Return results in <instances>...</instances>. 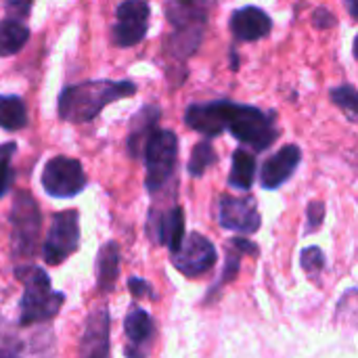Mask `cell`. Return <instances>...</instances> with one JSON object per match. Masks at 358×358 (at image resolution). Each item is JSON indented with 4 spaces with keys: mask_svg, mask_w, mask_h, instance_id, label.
Instances as JSON below:
<instances>
[{
    "mask_svg": "<svg viewBox=\"0 0 358 358\" xmlns=\"http://www.w3.org/2000/svg\"><path fill=\"white\" fill-rule=\"evenodd\" d=\"M29 4H31V0H6L8 10L19 17H25L29 13Z\"/></svg>",
    "mask_w": 358,
    "mask_h": 358,
    "instance_id": "4dcf8cb0",
    "label": "cell"
},
{
    "mask_svg": "<svg viewBox=\"0 0 358 358\" xmlns=\"http://www.w3.org/2000/svg\"><path fill=\"white\" fill-rule=\"evenodd\" d=\"M216 248L210 239L199 233H191L182 239L180 248L172 252V264L185 277H199L214 268L216 264Z\"/></svg>",
    "mask_w": 358,
    "mask_h": 358,
    "instance_id": "9c48e42d",
    "label": "cell"
},
{
    "mask_svg": "<svg viewBox=\"0 0 358 358\" xmlns=\"http://www.w3.org/2000/svg\"><path fill=\"white\" fill-rule=\"evenodd\" d=\"M159 115H162L159 107L147 105L132 117V122H130L132 126H130V134H128V151L132 157H138L141 153H145V147H147L151 134L155 132Z\"/></svg>",
    "mask_w": 358,
    "mask_h": 358,
    "instance_id": "2e32d148",
    "label": "cell"
},
{
    "mask_svg": "<svg viewBox=\"0 0 358 358\" xmlns=\"http://www.w3.org/2000/svg\"><path fill=\"white\" fill-rule=\"evenodd\" d=\"M344 4H346V8H348V13L358 19V0H344Z\"/></svg>",
    "mask_w": 358,
    "mask_h": 358,
    "instance_id": "1f68e13d",
    "label": "cell"
},
{
    "mask_svg": "<svg viewBox=\"0 0 358 358\" xmlns=\"http://www.w3.org/2000/svg\"><path fill=\"white\" fill-rule=\"evenodd\" d=\"M302 268L313 279H317L323 273V268H325V256H323V252L319 248H306L302 252Z\"/></svg>",
    "mask_w": 358,
    "mask_h": 358,
    "instance_id": "484cf974",
    "label": "cell"
},
{
    "mask_svg": "<svg viewBox=\"0 0 358 358\" xmlns=\"http://www.w3.org/2000/svg\"><path fill=\"white\" fill-rule=\"evenodd\" d=\"M80 245L78 212H61L52 218L48 237L44 241V260L52 266L65 262Z\"/></svg>",
    "mask_w": 358,
    "mask_h": 358,
    "instance_id": "52a82bcc",
    "label": "cell"
},
{
    "mask_svg": "<svg viewBox=\"0 0 358 358\" xmlns=\"http://www.w3.org/2000/svg\"><path fill=\"white\" fill-rule=\"evenodd\" d=\"M231 245H233L235 250H239L241 254H252V256H256V254H258V248H256L254 243H250L248 239H243V237H235V239H231Z\"/></svg>",
    "mask_w": 358,
    "mask_h": 358,
    "instance_id": "f546056e",
    "label": "cell"
},
{
    "mask_svg": "<svg viewBox=\"0 0 358 358\" xmlns=\"http://www.w3.org/2000/svg\"><path fill=\"white\" fill-rule=\"evenodd\" d=\"M134 92L136 86L126 80H90L67 86L59 96V117L71 124H84L96 117L109 103L132 96Z\"/></svg>",
    "mask_w": 358,
    "mask_h": 358,
    "instance_id": "6da1fadb",
    "label": "cell"
},
{
    "mask_svg": "<svg viewBox=\"0 0 358 358\" xmlns=\"http://www.w3.org/2000/svg\"><path fill=\"white\" fill-rule=\"evenodd\" d=\"M178 157V138L172 130H155L145 147L147 191L157 193L174 174Z\"/></svg>",
    "mask_w": 358,
    "mask_h": 358,
    "instance_id": "5b68a950",
    "label": "cell"
},
{
    "mask_svg": "<svg viewBox=\"0 0 358 358\" xmlns=\"http://www.w3.org/2000/svg\"><path fill=\"white\" fill-rule=\"evenodd\" d=\"M227 130L243 145H250L254 151L268 149L277 138L275 115L252 105L229 103Z\"/></svg>",
    "mask_w": 358,
    "mask_h": 358,
    "instance_id": "277c9868",
    "label": "cell"
},
{
    "mask_svg": "<svg viewBox=\"0 0 358 358\" xmlns=\"http://www.w3.org/2000/svg\"><path fill=\"white\" fill-rule=\"evenodd\" d=\"M218 220L224 229L237 231L241 235H252L260 229V212L252 197L222 195L218 203Z\"/></svg>",
    "mask_w": 358,
    "mask_h": 358,
    "instance_id": "8fae6325",
    "label": "cell"
},
{
    "mask_svg": "<svg viewBox=\"0 0 358 358\" xmlns=\"http://www.w3.org/2000/svg\"><path fill=\"white\" fill-rule=\"evenodd\" d=\"M157 233V243H164L170 248V252H176L185 239V214L180 208H172L168 210L166 214H162L157 218V224H155Z\"/></svg>",
    "mask_w": 358,
    "mask_h": 358,
    "instance_id": "ac0fdd59",
    "label": "cell"
},
{
    "mask_svg": "<svg viewBox=\"0 0 358 358\" xmlns=\"http://www.w3.org/2000/svg\"><path fill=\"white\" fill-rule=\"evenodd\" d=\"M216 162V151L210 141H201L193 147L191 159H189V174L191 176H201L212 164Z\"/></svg>",
    "mask_w": 358,
    "mask_h": 358,
    "instance_id": "603a6c76",
    "label": "cell"
},
{
    "mask_svg": "<svg viewBox=\"0 0 358 358\" xmlns=\"http://www.w3.org/2000/svg\"><path fill=\"white\" fill-rule=\"evenodd\" d=\"M128 287H130V292L136 296V298H153V294H151V285L147 283V281H143V279H130L128 281Z\"/></svg>",
    "mask_w": 358,
    "mask_h": 358,
    "instance_id": "83f0119b",
    "label": "cell"
},
{
    "mask_svg": "<svg viewBox=\"0 0 358 358\" xmlns=\"http://www.w3.org/2000/svg\"><path fill=\"white\" fill-rule=\"evenodd\" d=\"M331 101L350 117L358 122V90H355L352 86H336L331 90Z\"/></svg>",
    "mask_w": 358,
    "mask_h": 358,
    "instance_id": "cb8c5ba5",
    "label": "cell"
},
{
    "mask_svg": "<svg viewBox=\"0 0 358 358\" xmlns=\"http://www.w3.org/2000/svg\"><path fill=\"white\" fill-rule=\"evenodd\" d=\"M117 273H120V250L113 241L105 243L96 256V279H99V287L103 292H109L115 281H117Z\"/></svg>",
    "mask_w": 358,
    "mask_h": 358,
    "instance_id": "d6986e66",
    "label": "cell"
},
{
    "mask_svg": "<svg viewBox=\"0 0 358 358\" xmlns=\"http://www.w3.org/2000/svg\"><path fill=\"white\" fill-rule=\"evenodd\" d=\"M86 185L82 164L71 157H52L42 172V187L52 197H73Z\"/></svg>",
    "mask_w": 358,
    "mask_h": 358,
    "instance_id": "ba28073f",
    "label": "cell"
},
{
    "mask_svg": "<svg viewBox=\"0 0 358 358\" xmlns=\"http://www.w3.org/2000/svg\"><path fill=\"white\" fill-rule=\"evenodd\" d=\"M302 151L296 145H285L281 151H277L273 157H268L260 172V182L264 189H279L283 182L292 178L300 164Z\"/></svg>",
    "mask_w": 358,
    "mask_h": 358,
    "instance_id": "4fadbf2b",
    "label": "cell"
},
{
    "mask_svg": "<svg viewBox=\"0 0 358 358\" xmlns=\"http://www.w3.org/2000/svg\"><path fill=\"white\" fill-rule=\"evenodd\" d=\"M256 178V159L252 153L245 149H237L233 153V166H231V176L229 185L239 189V191H250Z\"/></svg>",
    "mask_w": 358,
    "mask_h": 358,
    "instance_id": "ffe728a7",
    "label": "cell"
},
{
    "mask_svg": "<svg viewBox=\"0 0 358 358\" xmlns=\"http://www.w3.org/2000/svg\"><path fill=\"white\" fill-rule=\"evenodd\" d=\"M13 222V248L19 256H29L36 252L38 235H40V212L36 199L19 191L10 212Z\"/></svg>",
    "mask_w": 358,
    "mask_h": 358,
    "instance_id": "8992f818",
    "label": "cell"
},
{
    "mask_svg": "<svg viewBox=\"0 0 358 358\" xmlns=\"http://www.w3.org/2000/svg\"><path fill=\"white\" fill-rule=\"evenodd\" d=\"M306 216H308V227H306V233H315L321 229L323 220H325V203L321 201H313L308 203L306 208Z\"/></svg>",
    "mask_w": 358,
    "mask_h": 358,
    "instance_id": "4316f807",
    "label": "cell"
},
{
    "mask_svg": "<svg viewBox=\"0 0 358 358\" xmlns=\"http://www.w3.org/2000/svg\"><path fill=\"white\" fill-rule=\"evenodd\" d=\"M149 29V4L145 0H124L117 6V23L113 40L117 46L128 48L138 44Z\"/></svg>",
    "mask_w": 358,
    "mask_h": 358,
    "instance_id": "30bf717a",
    "label": "cell"
},
{
    "mask_svg": "<svg viewBox=\"0 0 358 358\" xmlns=\"http://www.w3.org/2000/svg\"><path fill=\"white\" fill-rule=\"evenodd\" d=\"M273 29L271 17L258 6H243L231 17V31L241 42H254L266 38Z\"/></svg>",
    "mask_w": 358,
    "mask_h": 358,
    "instance_id": "5bb4252c",
    "label": "cell"
},
{
    "mask_svg": "<svg viewBox=\"0 0 358 358\" xmlns=\"http://www.w3.org/2000/svg\"><path fill=\"white\" fill-rule=\"evenodd\" d=\"M17 279L23 283V298H21V325H34L52 319L61 304L63 294L52 292L48 275L40 266H19L15 268Z\"/></svg>",
    "mask_w": 358,
    "mask_h": 358,
    "instance_id": "3957f363",
    "label": "cell"
},
{
    "mask_svg": "<svg viewBox=\"0 0 358 358\" xmlns=\"http://www.w3.org/2000/svg\"><path fill=\"white\" fill-rule=\"evenodd\" d=\"M227 109H229V101H212V103L189 105V109L185 113V122L195 132L212 138V136H218L224 132Z\"/></svg>",
    "mask_w": 358,
    "mask_h": 358,
    "instance_id": "7c38bea8",
    "label": "cell"
},
{
    "mask_svg": "<svg viewBox=\"0 0 358 358\" xmlns=\"http://www.w3.org/2000/svg\"><path fill=\"white\" fill-rule=\"evenodd\" d=\"M27 124V111L19 96H0V128L21 130Z\"/></svg>",
    "mask_w": 358,
    "mask_h": 358,
    "instance_id": "7402d4cb",
    "label": "cell"
},
{
    "mask_svg": "<svg viewBox=\"0 0 358 358\" xmlns=\"http://www.w3.org/2000/svg\"><path fill=\"white\" fill-rule=\"evenodd\" d=\"M124 329H126V336L132 344V348H128L126 352L128 355H141V346H145L151 336H153V321L151 317L138 308V306H132L126 315V321H124Z\"/></svg>",
    "mask_w": 358,
    "mask_h": 358,
    "instance_id": "e0dca14e",
    "label": "cell"
},
{
    "mask_svg": "<svg viewBox=\"0 0 358 358\" xmlns=\"http://www.w3.org/2000/svg\"><path fill=\"white\" fill-rule=\"evenodd\" d=\"M29 38V29L17 19L0 21V57H10L19 52Z\"/></svg>",
    "mask_w": 358,
    "mask_h": 358,
    "instance_id": "44dd1931",
    "label": "cell"
},
{
    "mask_svg": "<svg viewBox=\"0 0 358 358\" xmlns=\"http://www.w3.org/2000/svg\"><path fill=\"white\" fill-rule=\"evenodd\" d=\"M355 57L358 59V36H357V40H355Z\"/></svg>",
    "mask_w": 358,
    "mask_h": 358,
    "instance_id": "d6a6232c",
    "label": "cell"
},
{
    "mask_svg": "<svg viewBox=\"0 0 358 358\" xmlns=\"http://www.w3.org/2000/svg\"><path fill=\"white\" fill-rule=\"evenodd\" d=\"M17 151L15 143L0 145V197L10 189L13 182V168H10V157Z\"/></svg>",
    "mask_w": 358,
    "mask_h": 358,
    "instance_id": "d4e9b609",
    "label": "cell"
},
{
    "mask_svg": "<svg viewBox=\"0 0 358 358\" xmlns=\"http://www.w3.org/2000/svg\"><path fill=\"white\" fill-rule=\"evenodd\" d=\"M166 17L174 27L170 52L176 59L191 57L201 44L208 23V0H168Z\"/></svg>",
    "mask_w": 358,
    "mask_h": 358,
    "instance_id": "7a4b0ae2",
    "label": "cell"
},
{
    "mask_svg": "<svg viewBox=\"0 0 358 358\" xmlns=\"http://www.w3.org/2000/svg\"><path fill=\"white\" fill-rule=\"evenodd\" d=\"M313 21H315L317 27H334V25H336V17H334L327 8H317Z\"/></svg>",
    "mask_w": 358,
    "mask_h": 358,
    "instance_id": "f1b7e54d",
    "label": "cell"
},
{
    "mask_svg": "<svg viewBox=\"0 0 358 358\" xmlns=\"http://www.w3.org/2000/svg\"><path fill=\"white\" fill-rule=\"evenodd\" d=\"M80 352L84 357H107L109 355V315L103 306L92 310V315L88 317Z\"/></svg>",
    "mask_w": 358,
    "mask_h": 358,
    "instance_id": "9a60e30c",
    "label": "cell"
}]
</instances>
